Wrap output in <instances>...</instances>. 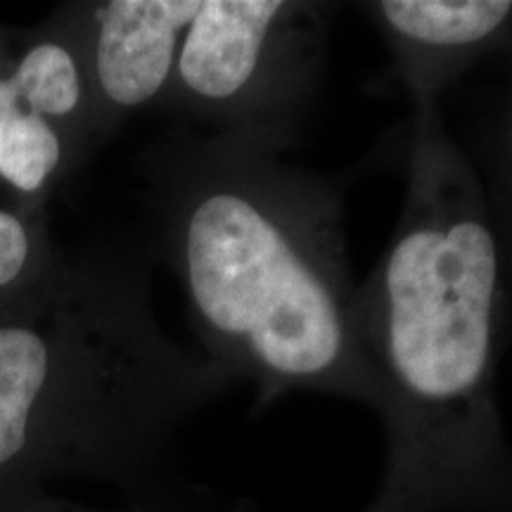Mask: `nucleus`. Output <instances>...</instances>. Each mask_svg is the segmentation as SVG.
Returning <instances> with one entry per match:
<instances>
[{
    "label": "nucleus",
    "instance_id": "obj_5",
    "mask_svg": "<svg viewBox=\"0 0 512 512\" xmlns=\"http://www.w3.org/2000/svg\"><path fill=\"white\" fill-rule=\"evenodd\" d=\"M441 117L482 188L503 264L512 337V38L441 100Z\"/></svg>",
    "mask_w": 512,
    "mask_h": 512
},
{
    "label": "nucleus",
    "instance_id": "obj_7",
    "mask_svg": "<svg viewBox=\"0 0 512 512\" xmlns=\"http://www.w3.org/2000/svg\"><path fill=\"white\" fill-rule=\"evenodd\" d=\"M48 373V344L36 332L0 328V467L27 444L31 411Z\"/></svg>",
    "mask_w": 512,
    "mask_h": 512
},
{
    "label": "nucleus",
    "instance_id": "obj_2",
    "mask_svg": "<svg viewBox=\"0 0 512 512\" xmlns=\"http://www.w3.org/2000/svg\"><path fill=\"white\" fill-rule=\"evenodd\" d=\"M171 238L211 361L256 408L323 394L380 408L358 342L344 181L247 140H192L166 164Z\"/></svg>",
    "mask_w": 512,
    "mask_h": 512
},
{
    "label": "nucleus",
    "instance_id": "obj_8",
    "mask_svg": "<svg viewBox=\"0 0 512 512\" xmlns=\"http://www.w3.org/2000/svg\"><path fill=\"white\" fill-rule=\"evenodd\" d=\"M62 159L60 136L19 98L12 81H0V176L34 192Z\"/></svg>",
    "mask_w": 512,
    "mask_h": 512
},
{
    "label": "nucleus",
    "instance_id": "obj_3",
    "mask_svg": "<svg viewBox=\"0 0 512 512\" xmlns=\"http://www.w3.org/2000/svg\"><path fill=\"white\" fill-rule=\"evenodd\" d=\"M342 5L207 0L185 31L174 83L214 136L287 155L302 140Z\"/></svg>",
    "mask_w": 512,
    "mask_h": 512
},
{
    "label": "nucleus",
    "instance_id": "obj_9",
    "mask_svg": "<svg viewBox=\"0 0 512 512\" xmlns=\"http://www.w3.org/2000/svg\"><path fill=\"white\" fill-rule=\"evenodd\" d=\"M10 81L38 117H69L81 107L79 64L57 43L31 48Z\"/></svg>",
    "mask_w": 512,
    "mask_h": 512
},
{
    "label": "nucleus",
    "instance_id": "obj_10",
    "mask_svg": "<svg viewBox=\"0 0 512 512\" xmlns=\"http://www.w3.org/2000/svg\"><path fill=\"white\" fill-rule=\"evenodd\" d=\"M29 256V238L17 216L0 211V287L12 283Z\"/></svg>",
    "mask_w": 512,
    "mask_h": 512
},
{
    "label": "nucleus",
    "instance_id": "obj_1",
    "mask_svg": "<svg viewBox=\"0 0 512 512\" xmlns=\"http://www.w3.org/2000/svg\"><path fill=\"white\" fill-rule=\"evenodd\" d=\"M406 150L399 223L351 302L382 392L384 475L363 512H512L494 226L439 105L411 107Z\"/></svg>",
    "mask_w": 512,
    "mask_h": 512
},
{
    "label": "nucleus",
    "instance_id": "obj_6",
    "mask_svg": "<svg viewBox=\"0 0 512 512\" xmlns=\"http://www.w3.org/2000/svg\"><path fill=\"white\" fill-rule=\"evenodd\" d=\"M200 0H114L95 12V79L117 110H136L174 83Z\"/></svg>",
    "mask_w": 512,
    "mask_h": 512
},
{
    "label": "nucleus",
    "instance_id": "obj_11",
    "mask_svg": "<svg viewBox=\"0 0 512 512\" xmlns=\"http://www.w3.org/2000/svg\"><path fill=\"white\" fill-rule=\"evenodd\" d=\"M242 512H254V510H252V508H249V505H247V508H245V510H242Z\"/></svg>",
    "mask_w": 512,
    "mask_h": 512
},
{
    "label": "nucleus",
    "instance_id": "obj_4",
    "mask_svg": "<svg viewBox=\"0 0 512 512\" xmlns=\"http://www.w3.org/2000/svg\"><path fill=\"white\" fill-rule=\"evenodd\" d=\"M358 8L382 36L411 107L441 105L512 38V0H373Z\"/></svg>",
    "mask_w": 512,
    "mask_h": 512
}]
</instances>
